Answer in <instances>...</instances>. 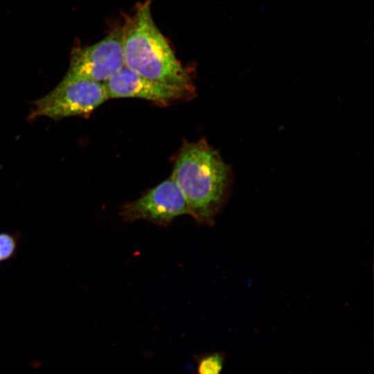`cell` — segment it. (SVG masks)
I'll use <instances>...</instances> for the list:
<instances>
[{
  "label": "cell",
  "mask_w": 374,
  "mask_h": 374,
  "mask_svg": "<svg viewBox=\"0 0 374 374\" xmlns=\"http://www.w3.org/2000/svg\"><path fill=\"white\" fill-rule=\"evenodd\" d=\"M189 215L186 199L178 186L169 177L140 198L125 204L120 216L125 222L145 220L166 225L176 217Z\"/></svg>",
  "instance_id": "obj_5"
},
{
  "label": "cell",
  "mask_w": 374,
  "mask_h": 374,
  "mask_svg": "<svg viewBox=\"0 0 374 374\" xmlns=\"http://www.w3.org/2000/svg\"><path fill=\"white\" fill-rule=\"evenodd\" d=\"M230 174L218 152L201 139L183 145L170 177L181 191L189 215L210 225L228 196Z\"/></svg>",
  "instance_id": "obj_1"
},
{
  "label": "cell",
  "mask_w": 374,
  "mask_h": 374,
  "mask_svg": "<svg viewBox=\"0 0 374 374\" xmlns=\"http://www.w3.org/2000/svg\"><path fill=\"white\" fill-rule=\"evenodd\" d=\"M109 98H138L166 105L184 98L193 89L144 78L126 66L104 82Z\"/></svg>",
  "instance_id": "obj_6"
},
{
  "label": "cell",
  "mask_w": 374,
  "mask_h": 374,
  "mask_svg": "<svg viewBox=\"0 0 374 374\" xmlns=\"http://www.w3.org/2000/svg\"><path fill=\"white\" fill-rule=\"evenodd\" d=\"M123 42L119 28L96 44L74 49L66 76L104 82L125 66Z\"/></svg>",
  "instance_id": "obj_4"
},
{
  "label": "cell",
  "mask_w": 374,
  "mask_h": 374,
  "mask_svg": "<svg viewBox=\"0 0 374 374\" xmlns=\"http://www.w3.org/2000/svg\"><path fill=\"white\" fill-rule=\"evenodd\" d=\"M14 238L6 233H0V260L10 258L15 251Z\"/></svg>",
  "instance_id": "obj_8"
},
{
  "label": "cell",
  "mask_w": 374,
  "mask_h": 374,
  "mask_svg": "<svg viewBox=\"0 0 374 374\" xmlns=\"http://www.w3.org/2000/svg\"><path fill=\"white\" fill-rule=\"evenodd\" d=\"M108 99L104 82L65 75L51 91L33 103L29 117L57 120L87 116Z\"/></svg>",
  "instance_id": "obj_3"
},
{
  "label": "cell",
  "mask_w": 374,
  "mask_h": 374,
  "mask_svg": "<svg viewBox=\"0 0 374 374\" xmlns=\"http://www.w3.org/2000/svg\"><path fill=\"white\" fill-rule=\"evenodd\" d=\"M224 364V356L213 353L204 357L198 368L199 374H220Z\"/></svg>",
  "instance_id": "obj_7"
},
{
  "label": "cell",
  "mask_w": 374,
  "mask_h": 374,
  "mask_svg": "<svg viewBox=\"0 0 374 374\" xmlns=\"http://www.w3.org/2000/svg\"><path fill=\"white\" fill-rule=\"evenodd\" d=\"M123 28L125 66L144 78L193 90L188 72L153 21L150 1L139 3Z\"/></svg>",
  "instance_id": "obj_2"
}]
</instances>
